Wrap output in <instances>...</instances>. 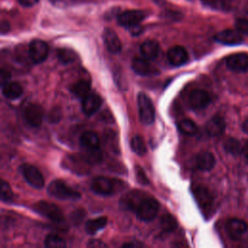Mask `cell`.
<instances>
[{
  "instance_id": "11",
  "label": "cell",
  "mask_w": 248,
  "mask_h": 248,
  "mask_svg": "<svg viewBox=\"0 0 248 248\" xmlns=\"http://www.w3.org/2000/svg\"><path fill=\"white\" fill-rule=\"evenodd\" d=\"M23 117L31 127L36 128L42 124L44 111L40 106L31 104L25 108L23 112Z\"/></svg>"
},
{
  "instance_id": "25",
  "label": "cell",
  "mask_w": 248,
  "mask_h": 248,
  "mask_svg": "<svg viewBox=\"0 0 248 248\" xmlns=\"http://www.w3.org/2000/svg\"><path fill=\"white\" fill-rule=\"evenodd\" d=\"M108 223V219L107 217L105 216H102V217H98L96 219H91V220H88L86 223H85V232L88 233V234H94L96 233L99 230L103 229L106 227Z\"/></svg>"
},
{
  "instance_id": "44",
  "label": "cell",
  "mask_w": 248,
  "mask_h": 248,
  "mask_svg": "<svg viewBox=\"0 0 248 248\" xmlns=\"http://www.w3.org/2000/svg\"><path fill=\"white\" fill-rule=\"evenodd\" d=\"M141 244H135V243H125L123 244V247H136V246H140Z\"/></svg>"
},
{
  "instance_id": "12",
  "label": "cell",
  "mask_w": 248,
  "mask_h": 248,
  "mask_svg": "<svg viewBox=\"0 0 248 248\" xmlns=\"http://www.w3.org/2000/svg\"><path fill=\"white\" fill-rule=\"evenodd\" d=\"M248 230V225L241 219L232 218L227 221L226 231L229 236L232 239H239Z\"/></svg>"
},
{
  "instance_id": "38",
  "label": "cell",
  "mask_w": 248,
  "mask_h": 248,
  "mask_svg": "<svg viewBox=\"0 0 248 248\" xmlns=\"http://www.w3.org/2000/svg\"><path fill=\"white\" fill-rule=\"evenodd\" d=\"M0 78H1V85L5 84L6 82L9 81V79L11 78V73L9 70H6L4 68L1 69L0 71Z\"/></svg>"
},
{
  "instance_id": "28",
  "label": "cell",
  "mask_w": 248,
  "mask_h": 248,
  "mask_svg": "<svg viewBox=\"0 0 248 248\" xmlns=\"http://www.w3.org/2000/svg\"><path fill=\"white\" fill-rule=\"evenodd\" d=\"M160 225L161 228L165 231V232H172L177 228V222L175 220V218L170 215V214H164L160 220Z\"/></svg>"
},
{
  "instance_id": "8",
  "label": "cell",
  "mask_w": 248,
  "mask_h": 248,
  "mask_svg": "<svg viewBox=\"0 0 248 248\" xmlns=\"http://www.w3.org/2000/svg\"><path fill=\"white\" fill-rule=\"evenodd\" d=\"M144 16L145 15L141 11L129 10L121 13L117 17V21L119 25L127 28H131L135 25L140 24L143 20Z\"/></svg>"
},
{
  "instance_id": "47",
  "label": "cell",
  "mask_w": 248,
  "mask_h": 248,
  "mask_svg": "<svg viewBox=\"0 0 248 248\" xmlns=\"http://www.w3.org/2000/svg\"><path fill=\"white\" fill-rule=\"evenodd\" d=\"M229 1H232V0H224V3H227V2H229Z\"/></svg>"
},
{
  "instance_id": "31",
  "label": "cell",
  "mask_w": 248,
  "mask_h": 248,
  "mask_svg": "<svg viewBox=\"0 0 248 248\" xmlns=\"http://www.w3.org/2000/svg\"><path fill=\"white\" fill-rule=\"evenodd\" d=\"M57 57L59 61L63 64H69L76 60V53L69 48H60L57 50Z\"/></svg>"
},
{
  "instance_id": "22",
  "label": "cell",
  "mask_w": 248,
  "mask_h": 248,
  "mask_svg": "<svg viewBox=\"0 0 248 248\" xmlns=\"http://www.w3.org/2000/svg\"><path fill=\"white\" fill-rule=\"evenodd\" d=\"M140 53L143 58L147 60H153L158 56L159 53V45L157 42L149 40L145 41L140 46Z\"/></svg>"
},
{
  "instance_id": "33",
  "label": "cell",
  "mask_w": 248,
  "mask_h": 248,
  "mask_svg": "<svg viewBox=\"0 0 248 248\" xmlns=\"http://www.w3.org/2000/svg\"><path fill=\"white\" fill-rule=\"evenodd\" d=\"M84 150H85L84 158L88 163L95 164L102 160V151H101L100 147L95 148V149H87V150L84 149Z\"/></svg>"
},
{
  "instance_id": "17",
  "label": "cell",
  "mask_w": 248,
  "mask_h": 248,
  "mask_svg": "<svg viewBox=\"0 0 248 248\" xmlns=\"http://www.w3.org/2000/svg\"><path fill=\"white\" fill-rule=\"evenodd\" d=\"M132 69L140 76H150L158 73L157 69L145 58H134L132 62Z\"/></svg>"
},
{
  "instance_id": "26",
  "label": "cell",
  "mask_w": 248,
  "mask_h": 248,
  "mask_svg": "<svg viewBox=\"0 0 248 248\" xmlns=\"http://www.w3.org/2000/svg\"><path fill=\"white\" fill-rule=\"evenodd\" d=\"M72 93L78 98L83 99L90 93V84L85 80H78L71 87Z\"/></svg>"
},
{
  "instance_id": "43",
  "label": "cell",
  "mask_w": 248,
  "mask_h": 248,
  "mask_svg": "<svg viewBox=\"0 0 248 248\" xmlns=\"http://www.w3.org/2000/svg\"><path fill=\"white\" fill-rule=\"evenodd\" d=\"M242 153L244 154V156L248 159V141L244 144V146L242 147Z\"/></svg>"
},
{
  "instance_id": "24",
  "label": "cell",
  "mask_w": 248,
  "mask_h": 248,
  "mask_svg": "<svg viewBox=\"0 0 248 248\" xmlns=\"http://www.w3.org/2000/svg\"><path fill=\"white\" fill-rule=\"evenodd\" d=\"M80 144L83 149H95L100 145V139L95 132H85L80 137Z\"/></svg>"
},
{
  "instance_id": "32",
  "label": "cell",
  "mask_w": 248,
  "mask_h": 248,
  "mask_svg": "<svg viewBox=\"0 0 248 248\" xmlns=\"http://www.w3.org/2000/svg\"><path fill=\"white\" fill-rule=\"evenodd\" d=\"M224 148L227 152H229L232 155H237L242 150L240 142L236 139H233V138H230L225 140Z\"/></svg>"
},
{
  "instance_id": "1",
  "label": "cell",
  "mask_w": 248,
  "mask_h": 248,
  "mask_svg": "<svg viewBox=\"0 0 248 248\" xmlns=\"http://www.w3.org/2000/svg\"><path fill=\"white\" fill-rule=\"evenodd\" d=\"M47 193L59 200H78L80 198V194L75 189L68 186L62 180H53L47 186Z\"/></svg>"
},
{
  "instance_id": "40",
  "label": "cell",
  "mask_w": 248,
  "mask_h": 248,
  "mask_svg": "<svg viewBox=\"0 0 248 248\" xmlns=\"http://www.w3.org/2000/svg\"><path fill=\"white\" fill-rule=\"evenodd\" d=\"M17 1L23 7H32L39 2V0H17Z\"/></svg>"
},
{
  "instance_id": "3",
  "label": "cell",
  "mask_w": 248,
  "mask_h": 248,
  "mask_svg": "<svg viewBox=\"0 0 248 248\" xmlns=\"http://www.w3.org/2000/svg\"><path fill=\"white\" fill-rule=\"evenodd\" d=\"M158 211L159 202L151 197H145L139 205L136 213L139 219L147 222L153 220L156 217Z\"/></svg>"
},
{
  "instance_id": "39",
  "label": "cell",
  "mask_w": 248,
  "mask_h": 248,
  "mask_svg": "<svg viewBox=\"0 0 248 248\" xmlns=\"http://www.w3.org/2000/svg\"><path fill=\"white\" fill-rule=\"evenodd\" d=\"M88 247H103V246H107L104 242H102L101 240L98 239H91L88 243H87Z\"/></svg>"
},
{
  "instance_id": "9",
  "label": "cell",
  "mask_w": 248,
  "mask_h": 248,
  "mask_svg": "<svg viewBox=\"0 0 248 248\" xmlns=\"http://www.w3.org/2000/svg\"><path fill=\"white\" fill-rule=\"evenodd\" d=\"M227 67L236 73H244L248 70V54L235 53L226 59Z\"/></svg>"
},
{
  "instance_id": "7",
  "label": "cell",
  "mask_w": 248,
  "mask_h": 248,
  "mask_svg": "<svg viewBox=\"0 0 248 248\" xmlns=\"http://www.w3.org/2000/svg\"><path fill=\"white\" fill-rule=\"evenodd\" d=\"M28 54L34 63H42L48 54L47 45L41 40H33L28 46Z\"/></svg>"
},
{
  "instance_id": "15",
  "label": "cell",
  "mask_w": 248,
  "mask_h": 248,
  "mask_svg": "<svg viewBox=\"0 0 248 248\" xmlns=\"http://www.w3.org/2000/svg\"><path fill=\"white\" fill-rule=\"evenodd\" d=\"M194 197L201 208L203 210L211 209L213 204V197L207 188L203 186H197L194 189Z\"/></svg>"
},
{
  "instance_id": "23",
  "label": "cell",
  "mask_w": 248,
  "mask_h": 248,
  "mask_svg": "<svg viewBox=\"0 0 248 248\" xmlns=\"http://www.w3.org/2000/svg\"><path fill=\"white\" fill-rule=\"evenodd\" d=\"M196 165L201 170H210L215 166V158L210 152H202L197 156Z\"/></svg>"
},
{
  "instance_id": "19",
  "label": "cell",
  "mask_w": 248,
  "mask_h": 248,
  "mask_svg": "<svg viewBox=\"0 0 248 248\" xmlns=\"http://www.w3.org/2000/svg\"><path fill=\"white\" fill-rule=\"evenodd\" d=\"M103 39H104V43L109 52L117 53L120 51L121 42L113 30H111L109 28H106L103 33Z\"/></svg>"
},
{
  "instance_id": "41",
  "label": "cell",
  "mask_w": 248,
  "mask_h": 248,
  "mask_svg": "<svg viewBox=\"0 0 248 248\" xmlns=\"http://www.w3.org/2000/svg\"><path fill=\"white\" fill-rule=\"evenodd\" d=\"M9 29H10L9 22L6 21V20H2V22H1V33L5 34L6 32L9 31Z\"/></svg>"
},
{
  "instance_id": "4",
  "label": "cell",
  "mask_w": 248,
  "mask_h": 248,
  "mask_svg": "<svg viewBox=\"0 0 248 248\" xmlns=\"http://www.w3.org/2000/svg\"><path fill=\"white\" fill-rule=\"evenodd\" d=\"M33 208L38 213H40L44 217L51 220L52 222L60 223L64 220L62 211L56 204H54L52 202L42 201V202H39L36 204H34Z\"/></svg>"
},
{
  "instance_id": "45",
  "label": "cell",
  "mask_w": 248,
  "mask_h": 248,
  "mask_svg": "<svg viewBox=\"0 0 248 248\" xmlns=\"http://www.w3.org/2000/svg\"><path fill=\"white\" fill-rule=\"evenodd\" d=\"M243 127H244V129H245V131H246V132H247V133H248V121H247V122H245V123H244V126H243Z\"/></svg>"
},
{
  "instance_id": "2",
  "label": "cell",
  "mask_w": 248,
  "mask_h": 248,
  "mask_svg": "<svg viewBox=\"0 0 248 248\" xmlns=\"http://www.w3.org/2000/svg\"><path fill=\"white\" fill-rule=\"evenodd\" d=\"M138 107L140 121L145 125H150L155 119V109L150 98L144 94L138 95Z\"/></svg>"
},
{
  "instance_id": "13",
  "label": "cell",
  "mask_w": 248,
  "mask_h": 248,
  "mask_svg": "<svg viewBox=\"0 0 248 248\" xmlns=\"http://www.w3.org/2000/svg\"><path fill=\"white\" fill-rule=\"evenodd\" d=\"M210 103L209 94L202 89H195L189 95V104L194 109H202Z\"/></svg>"
},
{
  "instance_id": "27",
  "label": "cell",
  "mask_w": 248,
  "mask_h": 248,
  "mask_svg": "<svg viewBox=\"0 0 248 248\" xmlns=\"http://www.w3.org/2000/svg\"><path fill=\"white\" fill-rule=\"evenodd\" d=\"M178 129L182 134L186 136H194L198 132L197 125L192 120H189V119L181 120L178 123Z\"/></svg>"
},
{
  "instance_id": "14",
  "label": "cell",
  "mask_w": 248,
  "mask_h": 248,
  "mask_svg": "<svg viewBox=\"0 0 248 248\" xmlns=\"http://www.w3.org/2000/svg\"><path fill=\"white\" fill-rule=\"evenodd\" d=\"M145 197H147V196H145L143 192L135 190V191L129 192L125 196H123V198L120 201V203H121L122 207L125 209L137 211L139 205L140 204V202H142V200Z\"/></svg>"
},
{
  "instance_id": "10",
  "label": "cell",
  "mask_w": 248,
  "mask_h": 248,
  "mask_svg": "<svg viewBox=\"0 0 248 248\" xmlns=\"http://www.w3.org/2000/svg\"><path fill=\"white\" fill-rule=\"evenodd\" d=\"M214 39L216 42L223 45H227V46L239 45L243 42V37L241 36V33L237 30H232V29H226L218 32L215 35Z\"/></svg>"
},
{
  "instance_id": "29",
  "label": "cell",
  "mask_w": 248,
  "mask_h": 248,
  "mask_svg": "<svg viewBox=\"0 0 248 248\" xmlns=\"http://www.w3.org/2000/svg\"><path fill=\"white\" fill-rule=\"evenodd\" d=\"M131 148L136 154H138L140 156H142L146 153L145 143H144L142 138L140 137V136H135V137L132 138V140H131Z\"/></svg>"
},
{
  "instance_id": "36",
  "label": "cell",
  "mask_w": 248,
  "mask_h": 248,
  "mask_svg": "<svg viewBox=\"0 0 248 248\" xmlns=\"http://www.w3.org/2000/svg\"><path fill=\"white\" fill-rule=\"evenodd\" d=\"M136 175H137L138 181H139L140 184L146 185V184L149 183V181H148V179H147V176L145 175L143 170H142L140 167H136Z\"/></svg>"
},
{
  "instance_id": "5",
  "label": "cell",
  "mask_w": 248,
  "mask_h": 248,
  "mask_svg": "<svg viewBox=\"0 0 248 248\" xmlns=\"http://www.w3.org/2000/svg\"><path fill=\"white\" fill-rule=\"evenodd\" d=\"M90 187L94 193L103 196L112 195L117 190L116 181L106 176H96L91 181Z\"/></svg>"
},
{
  "instance_id": "42",
  "label": "cell",
  "mask_w": 248,
  "mask_h": 248,
  "mask_svg": "<svg viewBox=\"0 0 248 248\" xmlns=\"http://www.w3.org/2000/svg\"><path fill=\"white\" fill-rule=\"evenodd\" d=\"M129 29H130L131 33H132L134 36L139 35V34L141 32V27L140 26V24L135 25V26H133V27H131V28H129Z\"/></svg>"
},
{
  "instance_id": "30",
  "label": "cell",
  "mask_w": 248,
  "mask_h": 248,
  "mask_svg": "<svg viewBox=\"0 0 248 248\" xmlns=\"http://www.w3.org/2000/svg\"><path fill=\"white\" fill-rule=\"evenodd\" d=\"M45 246L48 248H62L66 246V243L62 237L50 233L45 238Z\"/></svg>"
},
{
  "instance_id": "34",
  "label": "cell",
  "mask_w": 248,
  "mask_h": 248,
  "mask_svg": "<svg viewBox=\"0 0 248 248\" xmlns=\"http://www.w3.org/2000/svg\"><path fill=\"white\" fill-rule=\"evenodd\" d=\"M13 191L10 185L5 181L1 180L0 184V197L3 202H11L13 199Z\"/></svg>"
},
{
  "instance_id": "21",
  "label": "cell",
  "mask_w": 248,
  "mask_h": 248,
  "mask_svg": "<svg viewBox=\"0 0 248 248\" xmlns=\"http://www.w3.org/2000/svg\"><path fill=\"white\" fill-rule=\"evenodd\" d=\"M2 93L6 98L16 100L22 95V87L18 82L8 81L2 85Z\"/></svg>"
},
{
  "instance_id": "18",
  "label": "cell",
  "mask_w": 248,
  "mask_h": 248,
  "mask_svg": "<svg viewBox=\"0 0 248 248\" xmlns=\"http://www.w3.org/2000/svg\"><path fill=\"white\" fill-rule=\"evenodd\" d=\"M101 105H102L101 97L96 93H89L87 96H85L82 99V103H81L82 111L88 116L92 115L99 109Z\"/></svg>"
},
{
  "instance_id": "35",
  "label": "cell",
  "mask_w": 248,
  "mask_h": 248,
  "mask_svg": "<svg viewBox=\"0 0 248 248\" xmlns=\"http://www.w3.org/2000/svg\"><path fill=\"white\" fill-rule=\"evenodd\" d=\"M234 26L237 31H239L241 34L248 36V18L246 17H240L235 20Z\"/></svg>"
},
{
  "instance_id": "16",
  "label": "cell",
  "mask_w": 248,
  "mask_h": 248,
  "mask_svg": "<svg viewBox=\"0 0 248 248\" xmlns=\"http://www.w3.org/2000/svg\"><path fill=\"white\" fill-rule=\"evenodd\" d=\"M169 62L175 67L181 66L188 61V53L181 46H175L169 49L167 54Z\"/></svg>"
},
{
  "instance_id": "20",
  "label": "cell",
  "mask_w": 248,
  "mask_h": 248,
  "mask_svg": "<svg viewBox=\"0 0 248 248\" xmlns=\"http://www.w3.org/2000/svg\"><path fill=\"white\" fill-rule=\"evenodd\" d=\"M226 129V123L222 116L215 115L213 116L205 126L206 133L210 137H219L221 136Z\"/></svg>"
},
{
  "instance_id": "6",
  "label": "cell",
  "mask_w": 248,
  "mask_h": 248,
  "mask_svg": "<svg viewBox=\"0 0 248 248\" xmlns=\"http://www.w3.org/2000/svg\"><path fill=\"white\" fill-rule=\"evenodd\" d=\"M20 172L22 173L23 177L25 178V180L34 188L37 189H41L43 188L45 181H44V177L41 173V171L34 166L28 165V164H24L22 165L20 168Z\"/></svg>"
},
{
  "instance_id": "37",
  "label": "cell",
  "mask_w": 248,
  "mask_h": 248,
  "mask_svg": "<svg viewBox=\"0 0 248 248\" xmlns=\"http://www.w3.org/2000/svg\"><path fill=\"white\" fill-rule=\"evenodd\" d=\"M61 118V111L59 108H52L49 115H48V119L51 123H55V122H58Z\"/></svg>"
},
{
  "instance_id": "48",
  "label": "cell",
  "mask_w": 248,
  "mask_h": 248,
  "mask_svg": "<svg viewBox=\"0 0 248 248\" xmlns=\"http://www.w3.org/2000/svg\"><path fill=\"white\" fill-rule=\"evenodd\" d=\"M52 2H56V1H59V0H51Z\"/></svg>"
},
{
  "instance_id": "46",
  "label": "cell",
  "mask_w": 248,
  "mask_h": 248,
  "mask_svg": "<svg viewBox=\"0 0 248 248\" xmlns=\"http://www.w3.org/2000/svg\"><path fill=\"white\" fill-rule=\"evenodd\" d=\"M204 2H206V3H212V2H214L215 0H203Z\"/></svg>"
}]
</instances>
